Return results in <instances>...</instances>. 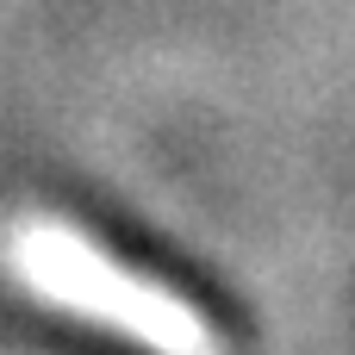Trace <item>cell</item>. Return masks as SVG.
I'll use <instances>...</instances> for the list:
<instances>
[{
	"mask_svg": "<svg viewBox=\"0 0 355 355\" xmlns=\"http://www.w3.org/2000/svg\"><path fill=\"white\" fill-rule=\"evenodd\" d=\"M6 275L31 300L81 318V324H100L150 355H225V331L187 293L137 275L131 262H119L112 250H100L87 231H75L62 218L12 225L6 231Z\"/></svg>",
	"mask_w": 355,
	"mask_h": 355,
	"instance_id": "6da1fadb",
	"label": "cell"
}]
</instances>
